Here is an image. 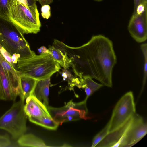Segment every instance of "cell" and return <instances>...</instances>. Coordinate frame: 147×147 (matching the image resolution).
<instances>
[{"label":"cell","mask_w":147,"mask_h":147,"mask_svg":"<svg viewBox=\"0 0 147 147\" xmlns=\"http://www.w3.org/2000/svg\"><path fill=\"white\" fill-rule=\"evenodd\" d=\"M61 45L76 76H89L103 85L112 87V71L117 58L111 40L99 34L93 36L79 47H71L63 42Z\"/></svg>","instance_id":"6da1fadb"},{"label":"cell","mask_w":147,"mask_h":147,"mask_svg":"<svg viewBox=\"0 0 147 147\" xmlns=\"http://www.w3.org/2000/svg\"><path fill=\"white\" fill-rule=\"evenodd\" d=\"M0 44L11 55L27 59L35 55L21 32L9 19L0 17Z\"/></svg>","instance_id":"7a4b0ae2"},{"label":"cell","mask_w":147,"mask_h":147,"mask_svg":"<svg viewBox=\"0 0 147 147\" xmlns=\"http://www.w3.org/2000/svg\"><path fill=\"white\" fill-rule=\"evenodd\" d=\"M35 3L28 6L19 0H11L9 19L24 34H36L41 23Z\"/></svg>","instance_id":"3957f363"},{"label":"cell","mask_w":147,"mask_h":147,"mask_svg":"<svg viewBox=\"0 0 147 147\" xmlns=\"http://www.w3.org/2000/svg\"><path fill=\"white\" fill-rule=\"evenodd\" d=\"M17 68L20 72L37 80L50 78L61 69L51 54L46 53L27 59L19 58Z\"/></svg>","instance_id":"277c9868"},{"label":"cell","mask_w":147,"mask_h":147,"mask_svg":"<svg viewBox=\"0 0 147 147\" xmlns=\"http://www.w3.org/2000/svg\"><path fill=\"white\" fill-rule=\"evenodd\" d=\"M24 102L20 99L14 102L0 117V129L7 132L14 140H17L26 131L27 117L24 109Z\"/></svg>","instance_id":"5b68a950"},{"label":"cell","mask_w":147,"mask_h":147,"mask_svg":"<svg viewBox=\"0 0 147 147\" xmlns=\"http://www.w3.org/2000/svg\"><path fill=\"white\" fill-rule=\"evenodd\" d=\"M87 99L86 98L83 101L77 103L71 100L61 107L49 106L47 108L53 119L59 125L67 121L86 119L88 118L86 116L88 112L86 106Z\"/></svg>","instance_id":"8992f818"},{"label":"cell","mask_w":147,"mask_h":147,"mask_svg":"<svg viewBox=\"0 0 147 147\" xmlns=\"http://www.w3.org/2000/svg\"><path fill=\"white\" fill-rule=\"evenodd\" d=\"M136 113L133 93L129 91L124 95L116 104L109 121V133L120 127Z\"/></svg>","instance_id":"52a82bcc"},{"label":"cell","mask_w":147,"mask_h":147,"mask_svg":"<svg viewBox=\"0 0 147 147\" xmlns=\"http://www.w3.org/2000/svg\"><path fill=\"white\" fill-rule=\"evenodd\" d=\"M147 132V125L142 117L136 113L124 134L119 147H130L141 140Z\"/></svg>","instance_id":"ba28073f"},{"label":"cell","mask_w":147,"mask_h":147,"mask_svg":"<svg viewBox=\"0 0 147 147\" xmlns=\"http://www.w3.org/2000/svg\"><path fill=\"white\" fill-rule=\"evenodd\" d=\"M128 30L131 36L136 42L145 41L147 39V10L141 14H133Z\"/></svg>","instance_id":"9c48e42d"},{"label":"cell","mask_w":147,"mask_h":147,"mask_svg":"<svg viewBox=\"0 0 147 147\" xmlns=\"http://www.w3.org/2000/svg\"><path fill=\"white\" fill-rule=\"evenodd\" d=\"M24 109L28 119L44 116H51L47 108L32 94L25 99Z\"/></svg>","instance_id":"30bf717a"},{"label":"cell","mask_w":147,"mask_h":147,"mask_svg":"<svg viewBox=\"0 0 147 147\" xmlns=\"http://www.w3.org/2000/svg\"><path fill=\"white\" fill-rule=\"evenodd\" d=\"M0 63L9 82L12 92L17 98L21 92L19 72L13 68L0 53Z\"/></svg>","instance_id":"8fae6325"},{"label":"cell","mask_w":147,"mask_h":147,"mask_svg":"<svg viewBox=\"0 0 147 147\" xmlns=\"http://www.w3.org/2000/svg\"><path fill=\"white\" fill-rule=\"evenodd\" d=\"M132 117L117 129L109 133L95 147H119L124 134L131 123Z\"/></svg>","instance_id":"7c38bea8"},{"label":"cell","mask_w":147,"mask_h":147,"mask_svg":"<svg viewBox=\"0 0 147 147\" xmlns=\"http://www.w3.org/2000/svg\"><path fill=\"white\" fill-rule=\"evenodd\" d=\"M48 49L53 58L64 69H68L71 66L69 59L59 41L54 40L53 45L50 46Z\"/></svg>","instance_id":"4fadbf2b"},{"label":"cell","mask_w":147,"mask_h":147,"mask_svg":"<svg viewBox=\"0 0 147 147\" xmlns=\"http://www.w3.org/2000/svg\"><path fill=\"white\" fill-rule=\"evenodd\" d=\"M50 78L37 80L32 94L46 106H49V86Z\"/></svg>","instance_id":"5bb4252c"},{"label":"cell","mask_w":147,"mask_h":147,"mask_svg":"<svg viewBox=\"0 0 147 147\" xmlns=\"http://www.w3.org/2000/svg\"><path fill=\"white\" fill-rule=\"evenodd\" d=\"M16 98L0 63V100L15 101Z\"/></svg>","instance_id":"9a60e30c"},{"label":"cell","mask_w":147,"mask_h":147,"mask_svg":"<svg viewBox=\"0 0 147 147\" xmlns=\"http://www.w3.org/2000/svg\"><path fill=\"white\" fill-rule=\"evenodd\" d=\"M19 73L21 90L19 97L20 100L24 101L32 93L37 80L20 72Z\"/></svg>","instance_id":"2e32d148"},{"label":"cell","mask_w":147,"mask_h":147,"mask_svg":"<svg viewBox=\"0 0 147 147\" xmlns=\"http://www.w3.org/2000/svg\"><path fill=\"white\" fill-rule=\"evenodd\" d=\"M18 144L21 147H47L41 139L31 134H25L17 140Z\"/></svg>","instance_id":"e0dca14e"},{"label":"cell","mask_w":147,"mask_h":147,"mask_svg":"<svg viewBox=\"0 0 147 147\" xmlns=\"http://www.w3.org/2000/svg\"><path fill=\"white\" fill-rule=\"evenodd\" d=\"M28 119L31 122L50 130H56L59 125L51 116H44Z\"/></svg>","instance_id":"ac0fdd59"},{"label":"cell","mask_w":147,"mask_h":147,"mask_svg":"<svg viewBox=\"0 0 147 147\" xmlns=\"http://www.w3.org/2000/svg\"><path fill=\"white\" fill-rule=\"evenodd\" d=\"M79 78L80 88L90 89L93 94L104 86L102 84H98L94 81L89 76H83Z\"/></svg>","instance_id":"d6986e66"},{"label":"cell","mask_w":147,"mask_h":147,"mask_svg":"<svg viewBox=\"0 0 147 147\" xmlns=\"http://www.w3.org/2000/svg\"><path fill=\"white\" fill-rule=\"evenodd\" d=\"M109 122L98 133L94 138L92 141V147H95L96 145L101 142L109 133Z\"/></svg>","instance_id":"ffe728a7"},{"label":"cell","mask_w":147,"mask_h":147,"mask_svg":"<svg viewBox=\"0 0 147 147\" xmlns=\"http://www.w3.org/2000/svg\"><path fill=\"white\" fill-rule=\"evenodd\" d=\"M11 0H0V17L9 19Z\"/></svg>","instance_id":"44dd1931"},{"label":"cell","mask_w":147,"mask_h":147,"mask_svg":"<svg viewBox=\"0 0 147 147\" xmlns=\"http://www.w3.org/2000/svg\"><path fill=\"white\" fill-rule=\"evenodd\" d=\"M147 45L146 43H143L140 46V48L144 58V75L143 80V88L145 85L147 75Z\"/></svg>","instance_id":"7402d4cb"},{"label":"cell","mask_w":147,"mask_h":147,"mask_svg":"<svg viewBox=\"0 0 147 147\" xmlns=\"http://www.w3.org/2000/svg\"><path fill=\"white\" fill-rule=\"evenodd\" d=\"M0 53L6 61L14 69L18 70L17 65H15L11 60V55L0 44Z\"/></svg>","instance_id":"603a6c76"},{"label":"cell","mask_w":147,"mask_h":147,"mask_svg":"<svg viewBox=\"0 0 147 147\" xmlns=\"http://www.w3.org/2000/svg\"><path fill=\"white\" fill-rule=\"evenodd\" d=\"M12 142L8 136L0 134V147H9L13 146Z\"/></svg>","instance_id":"cb8c5ba5"},{"label":"cell","mask_w":147,"mask_h":147,"mask_svg":"<svg viewBox=\"0 0 147 147\" xmlns=\"http://www.w3.org/2000/svg\"><path fill=\"white\" fill-rule=\"evenodd\" d=\"M41 15L44 19H48L51 16L50 7L49 5L41 6Z\"/></svg>","instance_id":"d4e9b609"},{"label":"cell","mask_w":147,"mask_h":147,"mask_svg":"<svg viewBox=\"0 0 147 147\" xmlns=\"http://www.w3.org/2000/svg\"><path fill=\"white\" fill-rule=\"evenodd\" d=\"M61 74L64 80L66 79L69 80L73 77L72 75L67 69H64L62 71Z\"/></svg>","instance_id":"484cf974"},{"label":"cell","mask_w":147,"mask_h":147,"mask_svg":"<svg viewBox=\"0 0 147 147\" xmlns=\"http://www.w3.org/2000/svg\"><path fill=\"white\" fill-rule=\"evenodd\" d=\"M141 4H147V0H134V12L137 7Z\"/></svg>","instance_id":"4316f807"},{"label":"cell","mask_w":147,"mask_h":147,"mask_svg":"<svg viewBox=\"0 0 147 147\" xmlns=\"http://www.w3.org/2000/svg\"><path fill=\"white\" fill-rule=\"evenodd\" d=\"M20 57V55L18 54L14 53L11 55V60L13 63L15 65H17V61L18 59Z\"/></svg>","instance_id":"83f0119b"},{"label":"cell","mask_w":147,"mask_h":147,"mask_svg":"<svg viewBox=\"0 0 147 147\" xmlns=\"http://www.w3.org/2000/svg\"><path fill=\"white\" fill-rule=\"evenodd\" d=\"M36 1H38L41 6L45 5H48L51 3L53 0H35Z\"/></svg>","instance_id":"f1b7e54d"},{"label":"cell","mask_w":147,"mask_h":147,"mask_svg":"<svg viewBox=\"0 0 147 147\" xmlns=\"http://www.w3.org/2000/svg\"><path fill=\"white\" fill-rule=\"evenodd\" d=\"M38 51L39 52L41 53H46L50 54V52L48 49H47L44 46H42L40 47L38 49Z\"/></svg>","instance_id":"f546056e"},{"label":"cell","mask_w":147,"mask_h":147,"mask_svg":"<svg viewBox=\"0 0 147 147\" xmlns=\"http://www.w3.org/2000/svg\"><path fill=\"white\" fill-rule=\"evenodd\" d=\"M28 6H30L36 3L35 0H26Z\"/></svg>","instance_id":"4dcf8cb0"},{"label":"cell","mask_w":147,"mask_h":147,"mask_svg":"<svg viewBox=\"0 0 147 147\" xmlns=\"http://www.w3.org/2000/svg\"><path fill=\"white\" fill-rule=\"evenodd\" d=\"M94 0L96 1L100 2V1H102L103 0Z\"/></svg>","instance_id":"1f68e13d"}]
</instances>
